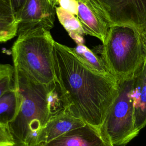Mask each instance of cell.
Masks as SVG:
<instances>
[{
  "mask_svg": "<svg viewBox=\"0 0 146 146\" xmlns=\"http://www.w3.org/2000/svg\"><path fill=\"white\" fill-rule=\"evenodd\" d=\"M53 55L55 83L64 107L85 124L102 129L117 94V80L94 71L71 47L56 41Z\"/></svg>",
  "mask_w": 146,
  "mask_h": 146,
  "instance_id": "cell-1",
  "label": "cell"
},
{
  "mask_svg": "<svg viewBox=\"0 0 146 146\" xmlns=\"http://www.w3.org/2000/svg\"><path fill=\"white\" fill-rule=\"evenodd\" d=\"M15 85L21 96L19 111L8 125L15 144L36 146L40 130L55 113L64 108L56 83H37L15 68Z\"/></svg>",
  "mask_w": 146,
  "mask_h": 146,
  "instance_id": "cell-2",
  "label": "cell"
},
{
  "mask_svg": "<svg viewBox=\"0 0 146 146\" xmlns=\"http://www.w3.org/2000/svg\"><path fill=\"white\" fill-rule=\"evenodd\" d=\"M54 41L50 31L43 27L18 34L11 49L14 67L37 83H55Z\"/></svg>",
  "mask_w": 146,
  "mask_h": 146,
  "instance_id": "cell-3",
  "label": "cell"
},
{
  "mask_svg": "<svg viewBox=\"0 0 146 146\" xmlns=\"http://www.w3.org/2000/svg\"><path fill=\"white\" fill-rule=\"evenodd\" d=\"M102 43L101 57L117 80L133 76L146 58L141 33L133 26L111 25Z\"/></svg>",
  "mask_w": 146,
  "mask_h": 146,
  "instance_id": "cell-4",
  "label": "cell"
},
{
  "mask_svg": "<svg viewBox=\"0 0 146 146\" xmlns=\"http://www.w3.org/2000/svg\"><path fill=\"white\" fill-rule=\"evenodd\" d=\"M132 76L117 80V94L104 123L103 127L115 146H125L139 133L135 128L131 96Z\"/></svg>",
  "mask_w": 146,
  "mask_h": 146,
  "instance_id": "cell-5",
  "label": "cell"
},
{
  "mask_svg": "<svg viewBox=\"0 0 146 146\" xmlns=\"http://www.w3.org/2000/svg\"><path fill=\"white\" fill-rule=\"evenodd\" d=\"M95 1L111 25H129L140 31L146 28V0Z\"/></svg>",
  "mask_w": 146,
  "mask_h": 146,
  "instance_id": "cell-6",
  "label": "cell"
},
{
  "mask_svg": "<svg viewBox=\"0 0 146 146\" xmlns=\"http://www.w3.org/2000/svg\"><path fill=\"white\" fill-rule=\"evenodd\" d=\"M54 8L49 0H27L17 19V34L37 27L50 31L54 27Z\"/></svg>",
  "mask_w": 146,
  "mask_h": 146,
  "instance_id": "cell-7",
  "label": "cell"
},
{
  "mask_svg": "<svg viewBox=\"0 0 146 146\" xmlns=\"http://www.w3.org/2000/svg\"><path fill=\"white\" fill-rule=\"evenodd\" d=\"M38 146H115L103 127L97 129L88 124L74 129Z\"/></svg>",
  "mask_w": 146,
  "mask_h": 146,
  "instance_id": "cell-8",
  "label": "cell"
},
{
  "mask_svg": "<svg viewBox=\"0 0 146 146\" xmlns=\"http://www.w3.org/2000/svg\"><path fill=\"white\" fill-rule=\"evenodd\" d=\"M78 18L85 35L97 38L103 43L111 24L95 0H76Z\"/></svg>",
  "mask_w": 146,
  "mask_h": 146,
  "instance_id": "cell-9",
  "label": "cell"
},
{
  "mask_svg": "<svg viewBox=\"0 0 146 146\" xmlns=\"http://www.w3.org/2000/svg\"><path fill=\"white\" fill-rule=\"evenodd\" d=\"M85 124L82 120L64 108L51 116L40 130L36 139V146L53 140L68 131Z\"/></svg>",
  "mask_w": 146,
  "mask_h": 146,
  "instance_id": "cell-10",
  "label": "cell"
},
{
  "mask_svg": "<svg viewBox=\"0 0 146 146\" xmlns=\"http://www.w3.org/2000/svg\"><path fill=\"white\" fill-rule=\"evenodd\" d=\"M131 96L137 132L146 125V58L132 76Z\"/></svg>",
  "mask_w": 146,
  "mask_h": 146,
  "instance_id": "cell-11",
  "label": "cell"
},
{
  "mask_svg": "<svg viewBox=\"0 0 146 146\" xmlns=\"http://www.w3.org/2000/svg\"><path fill=\"white\" fill-rule=\"evenodd\" d=\"M21 104V96L15 85L0 98V123L8 127L17 116Z\"/></svg>",
  "mask_w": 146,
  "mask_h": 146,
  "instance_id": "cell-12",
  "label": "cell"
},
{
  "mask_svg": "<svg viewBox=\"0 0 146 146\" xmlns=\"http://www.w3.org/2000/svg\"><path fill=\"white\" fill-rule=\"evenodd\" d=\"M55 13L70 36L77 44L83 43V35L85 34L77 17L60 6L55 7Z\"/></svg>",
  "mask_w": 146,
  "mask_h": 146,
  "instance_id": "cell-13",
  "label": "cell"
},
{
  "mask_svg": "<svg viewBox=\"0 0 146 146\" xmlns=\"http://www.w3.org/2000/svg\"><path fill=\"white\" fill-rule=\"evenodd\" d=\"M72 48L76 55L90 69L102 75L113 77L107 70L102 58L97 55L83 43L78 44L75 47Z\"/></svg>",
  "mask_w": 146,
  "mask_h": 146,
  "instance_id": "cell-14",
  "label": "cell"
},
{
  "mask_svg": "<svg viewBox=\"0 0 146 146\" xmlns=\"http://www.w3.org/2000/svg\"><path fill=\"white\" fill-rule=\"evenodd\" d=\"M15 86L14 66L0 64V98Z\"/></svg>",
  "mask_w": 146,
  "mask_h": 146,
  "instance_id": "cell-15",
  "label": "cell"
},
{
  "mask_svg": "<svg viewBox=\"0 0 146 146\" xmlns=\"http://www.w3.org/2000/svg\"><path fill=\"white\" fill-rule=\"evenodd\" d=\"M18 21L15 19L0 18V42H6L18 33Z\"/></svg>",
  "mask_w": 146,
  "mask_h": 146,
  "instance_id": "cell-16",
  "label": "cell"
},
{
  "mask_svg": "<svg viewBox=\"0 0 146 146\" xmlns=\"http://www.w3.org/2000/svg\"><path fill=\"white\" fill-rule=\"evenodd\" d=\"M15 144L8 127L0 123V146Z\"/></svg>",
  "mask_w": 146,
  "mask_h": 146,
  "instance_id": "cell-17",
  "label": "cell"
},
{
  "mask_svg": "<svg viewBox=\"0 0 146 146\" xmlns=\"http://www.w3.org/2000/svg\"><path fill=\"white\" fill-rule=\"evenodd\" d=\"M0 18L15 19L10 1L0 0Z\"/></svg>",
  "mask_w": 146,
  "mask_h": 146,
  "instance_id": "cell-18",
  "label": "cell"
},
{
  "mask_svg": "<svg viewBox=\"0 0 146 146\" xmlns=\"http://www.w3.org/2000/svg\"><path fill=\"white\" fill-rule=\"evenodd\" d=\"M60 7L76 16L78 13V2L76 0H59Z\"/></svg>",
  "mask_w": 146,
  "mask_h": 146,
  "instance_id": "cell-19",
  "label": "cell"
},
{
  "mask_svg": "<svg viewBox=\"0 0 146 146\" xmlns=\"http://www.w3.org/2000/svg\"><path fill=\"white\" fill-rule=\"evenodd\" d=\"M27 1V0H10L14 16L17 21Z\"/></svg>",
  "mask_w": 146,
  "mask_h": 146,
  "instance_id": "cell-20",
  "label": "cell"
},
{
  "mask_svg": "<svg viewBox=\"0 0 146 146\" xmlns=\"http://www.w3.org/2000/svg\"><path fill=\"white\" fill-rule=\"evenodd\" d=\"M140 33H141L142 39H143L145 45L146 46V28H145L143 30L140 31Z\"/></svg>",
  "mask_w": 146,
  "mask_h": 146,
  "instance_id": "cell-21",
  "label": "cell"
},
{
  "mask_svg": "<svg viewBox=\"0 0 146 146\" xmlns=\"http://www.w3.org/2000/svg\"><path fill=\"white\" fill-rule=\"evenodd\" d=\"M50 1V2L51 3V4L55 7V6L58 5H59V0H49Z\"/></svg>",
  "mask_w": 146,
  "mask_h": 146,
  "instance_id": "cell-22",
  "label": "cell"
},
{
  "mask_svg": "<svg viewBox=\"0 0 146 146\" xmlns=\"http://www.w3.org/2000/svg\"><path fill=\"white\" fill-rule=\"evenodd\" d=\"M6 146H20V145H16V144H14V145H6Z\"/></svg>",
  "mask_w": 146,
  "mask_h": 146,
  "instance_id": "cell-23",
  "label": "cell"
},
{
  "mask_svg": "<svg viewBox=\"0 0 146 146\" xmlns=\"http://www.w3.org/2000/svg\"><path fill=\"white\" fill-rule=\"evenodd\" d=\"M1 1H10V0H1Z\"/></svg>",
  "mask_w": 146,
  "mask_h": 146,
  "instance_id": "cell-24",
  "label": "cell"
}]
</instances>
